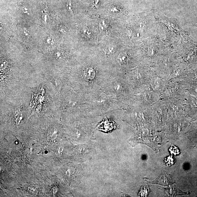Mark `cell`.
Wrapping results in <instances>:
<instances>
[{
	"label": "cell",
	"mask_w": 197,
	"mask_h": 197,
	"mask_svg": "<svg viewBox=\"0 0 197 197\" xmlns=\"http://www.w3.org/2000/svg\"><path fill=\"white\" fill-rule=\"evenodd\" d=\"M98 0H95V2L94 5H93V7L95 8H97L98 7V5H97V4H98Z\"/></svg>",
	"instance_id": "obj_8"
},
{
	"label": "cell",
	"mask_w": 197,
	"mask_h": 197,
	"mask_svg": "<svg viewBox=\"0 0 197 197\" xmlns=\"http://www.w3.org/2000/svg\"><path fill=\"white\" fill-rule=\"evenodd\" d=\"M112 12H121V10L120 8H118L116 7H113L111 8V9L110 10Z\"/></svg>",
	"instance_id": "obj_7"
},
{
	"label": "cell",
	"mask_w": 197,
	"mask_h": 197,
	"mask_svg": "<svg viewBox=\"0 0 197 197\" xmlns=\"http://www.w3.org/2000/svg\"><path fill=\"white\" fill-rule=\"evenodd\" d=\"M26 91L31 116L37 113H57L59 91L51 81L45 79L42 83Z\"/></svg>",
	"instance_id": "obj_1"
},
{
	"label": "cell",
	"mask_w": 197,
	"mask_h": 197,
	"mask_svg": "<svg viewBox=\"0 0 197 197\" xmlns=\"http://www.w3.org/2000/svg\"><path fill=\"white\" fill-rule=\"evenodd\" d=\"M95 71L91 67H88L84 70L83 72V76L84 78L88 80H91L95 76Z\"/></svg>",
	"instance_id": "obj_3"
},
{
	"label": "cell",
	"mask_w": 197,
	"mask_h": 197,
	"mask_svg": "<svg viewBox=\"0 0 197 197\" xmlns=\"http://www.w3.org/2000/svg\"><path fill=\"white\" fill-rule=\"evenodd\" d=\"M107 125H106V123L105 121L103 122L104 126L103 127H104L105 129L104 130V131H111L112 130V128H114V124L112 122H110V123L107 120Z\"/></svg>",
	"instance_id": "obj_4"
},
{
	"label": "cell",
	"mask_w": 197,
	"mask_h": 197,
	"mask_svg": "<svg viewBox=\"0 0 197 197\" xmlns=\"http://www.w3.org/2000/svg\"><path fill=\"white\" fill-rule=\"evenodd\" d=\"M175 182V180L172 175L166 174L163 170L161 175L154 181H151L152 184H158L163 186H167Z\"/></svg>",
	"instance_id": "obj_2"
},
{
	"label": "cell",
	"mask_w": 197,
	"mask_h": 197,
	"mask_svg": "<svg viewBox=\"0 0 197 197\" xmlns=\"http://www.w3.org/2000/svg\"><path fill=\"white\" fill-rule=\"evenodd\" d=\"M83 34L84 35H85L86 37H90L91 34V32L88 27H86L84 28Z\"/></svg>",
	"instance_id": "obj_5"
},
{
	"label": "cell",
	"mask_w": 197,
	"mask_h": 197,
	"mask_svg": "<svg viewBox=\"0 0 197 197\" xmlns=\"http://www.w3.org/2000/svg\"><path fill=\"white\" fill-rule=\"evenodd\" d=\"M113 47H108L107 48H106L105 50V53L106 55H109L112 52V51H113Z\"/></svg>",
	"instance_id": "obj_6"
}]
</instances>
